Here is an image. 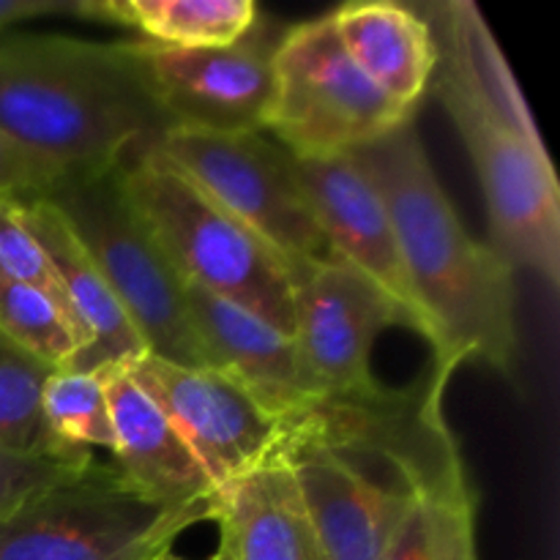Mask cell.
I'll use <instances>...</instances> for the list:
<instances>
[{
	"label": "cell",
	"instance_id": "cell-15",
	"mask_svg": "<svg viewBox=\"0 0 560 560\" xmlns=\"http://www.w3.org/2000/svg\"><path fill=\"white\" fill-rule=\"evenodd\" d=\"M184 295L208 370L230 377L282 421L320 397L306 377L293 337L195 284H184Z\"/></svg>",
	"mask_w": 560,
	"mask_h": 560
},
{
	"label": "cell",
	"instance_id": "cell-22",
	"mask_svg": "<svg viewBox=\"0 0 560 560\" xmlns=\"http://www.w3.org/2000/svg\"><path fill=\"white\" fill-rule=\"evenodd\" d=\"M42 405L49 432L63 448L91 452V446H102L113 452V416L102 375L55 370L47 377Z\"/></svg>",
	"mask_w": 560,
	"mask_h": 560
},
{
	"label": "cell",
	"instance_id": "cell-5",
	"mask_svg": "<svg viewBox=\"0 0 560 560\" xmlns=\"http://www.w3.org/2000/svg\"><path fill=\"white\" fill-rule=\"evenodd\" d=\"M219 498L173 509L91 463L0 517V560H167L180 534L217 520Z\"/></svg>",
	"mask_w": 560,
	"mask_h": 560
},
{
	"label": "cell",
	"instance_id": "cell-9",
	"mask_svg": "<svg viewBox=\"0 0 560 560\" xmlns=\"http://www.w3.org/2000/svg\"><path fill=\"white\" fill-rule=\"evenodd\" d=\"M448 375L435 370L410 392L383 386L326 394L288 421L290 441H315L350 463L392 465L397 481L421 501L468 487L463 457L443 419ZM288 452V448H284Z\"/></svg>",
	"mask_w": 560,
	"mask_h": 560
},
{
	"label": "cell",
	"instance_id": "cell-1",
	"mask_svg": "<svg viewBox=\"0 0 560 560\" xmlns=\"http://www.w3.org/2000/svg\"><path fill=\"white\" fill-rule=\"evenodd\" d=\"M353 159L388 208L435 370L452 377L457 366L485 364L512 375L520 348L514 266L463 228L413 118L355 148Z\"/></svg>",
	"mask_w": 560,
	"mask_h": 560
},
{
	"label": "cell",
	"instance_id": "cell-20",
	"mask_svg": "<svg viewBox=\"0 0 560 560\" xmlns=\"http://www.w3.org/2000/svg\"><path fill=\"white\" fill-rule=\"evenodd\" d=\"M80 16L135 27L162 47H230L257 27L252 0H82Z\"/></svg>",
	"mask_w": 560,
	"mask_h": 560
},
{
	"label": "cell",
	"instance_id": "cell-23",
	"mask_svg": "<svg viewBox=\"0 0 560 560\" xmlns=\"http://www.w3.org/2000/svg\"><path fill=\"white\" fill-rule=\"evenodd\" d=\"M0 334L52 370H63L80 350L74 328L44 293L0 279Z\"/></svg>",
	"mask_w": 560,
	"mask_h": 560
},
{
	"label": "cell",
	"instance_id": "cell-24",
	"mask_svg": "<svg viewBox=\"0 0 560 560\" xmlns=\"http://www.w3.org/2000/svg\"><path fill=\"white\" fill-rule=\"evenodd\" d=\"M0 279L27 284V288L44 293L63 312V317L71 326L63 284H60V277L55 273L47 252L42 249L36 235L31 233V228L22 219L20 202L3 200V197H0Z\"/></svg>",
	"mask_w": 560,
	"mask_h": 560
},
{
	"label": "cell",
	"instance_id": "cell-17",
	"mask_svg": "<svg viewBox=\"0 0 560 560\" xmlns=\"http://www.w3.org/2000/svg\"><path fill=\"white\" fill-rule=\"evenodd\" d=\"M102 377L115 432L113 465L124 481L151 501L173 509L217 501L219 492L202 465L129 372L113 370Z\"/></svg>",
	"mask_w": 560,
	"mask_h": 560
},
{
	"label": "cell",
	"instance_id": "cell-27",
	"mask_svg": "<svg viewBox=\"0 0 560 560\" xmlns=\"http://www.w3.org/2000/svg\"><path fill=\"white\" fill-rule=\"evenodd\" d=\"M55 184L58 178L0 129V197L31 202L47 195Z\"/></svg>",
	"mask_w": 560,
	"mask_h": 560
},
{
	"label": "cell",
	"instance_id": "cell-28",
	"mask_svg": "<svg viewBox=\"0 0 560 560\" xmlns=\"http://www.w3.org/2000/svg\"><path fill=\"white\" fill-rule=\"evenodd\" d=\"M381 560H430V547H427V517L424 503L416 501L405 520L399 523L397 534L388 541L386 552Z\"/></svg>",
	"mask_w": 560,
	"mask_h": 560
},
{
	"label": "cell",
	"instance_id": "cell-29",
	"mask_svg": "<svg viewBox=\"0 0 560 560\" xmlns=\"http://www.w3.org/2000/svg\"><path fill=\"white\" fill-rule=\"evenodd\" d=\"M80 3L82 0H0V31L16 25V22L36 20V16H80Z\"/></svg>",
	"mask_w": 560,
	"mask_h": 560
},
{
	"label": "cell",
	"instance_id": "cell-3",
	"mask_svg": "<svg viewBox=\"0 0 560 560\" xmlns=\"http://www.w3.org/2000/svg\"><path fill=\"white\" fill-rule=\"evenodd\" d=\"M0 129L60 180L118 170L170 131L135 42L0 38Z\"/></svg>",
	"mask_w": 560,
	"mask_h": 560
},
{
	"label": "cell",
	"instance_id": "cell-16",
	"mask_svg": "<svg viewBox=\"0 0 560 560\" xmlns=\"http://www.w3.org/2000/svg\"><path fill=\"white\" fill-rule=\"evenodd\" d=\"M20 206L22 219L60 277L71 326L80 339V350L63 370L104 375L113 370H129L131 364L145 359L148 348L137 334L135 323L129 320L120 301L104 282L102 271L93 266L58 208L44 197L20 202Z\"/></svg>",
	"mask_w": 560,
	"mask_h": 560
},
{
	"label": "cell",
	"instance_id": "cell-10",
	"mask_svg": "<svg viewBox=\"0 0 560 560\" xmlns=\"http://www.w3.org/2000/svg\"><path fill=\"white\" fill-rule=\"evenodd\" d=\"M126 372L167 416L217 492L284 457L288 421L268 413L230 377L156 355H145Z\"/></svg>",
	"mask_w": 560,
	"mask_h": 560
},
{
	"label": "cell",
	"instance_id": "cell-4",
	"mask_svg": "<svg viewBox=\"0 0 560 560\" xmlns=\"http://www.w3.org/2000/svg\"><path fill=\"white\" fill-rule=\"evenodd\" d=\"M120 189L184 284L233 301L277 331H295L293 268L252 230L151 153L118 167Z\"/></svg>",
	"mask_w": 560,
	"mask_h": 560
},
{
	"label": "cell",
	"instance_id": "cell-2",
	"mask_svg": "<svg viewBox=\"0 0 560 560\" xmlns=\"http://www.w3.org/2000/svg\"><path fill=\"white\" fill-rule=\"evenodd\" d=\"M430 27L432 82L479 173L492 249L558 288L560 189L523 91L474 3L435 5Z\"/></svg>",
	"mask_w": 560,
	"mask_h": 560
},
{
	"label": "cell",
	"instance_id": "cell-25",
	"mask_svg": "<svg viewBox=\"0 0 560 560\" xmlns=\"http://www.w3.org/2000/svg\"><path fill=\"white\" fill-rule=\"evenodd\" d=\"M421 503H424L430 560H479L476 558V498L470 485Z\"/></svg>",
	"mask_w": 560,
	"mask_h": 560
},
{
	"label": "cell",
	"instance_id": "cell-19",
	"mask_svg": "<svg viewBox=\"0 0 560 560\" xmlns=\"http://www.w3.org/2000/svg\"><path fill=\"white\" fill-rule=\"evenodd\" d=\"M345 52L399 107L416 109L438 63L435 36L424 14L392 0L348 3L331 14Z\"/></svg>",
	"mask_w": 560,
	"mask_h": 560
},
{
	"label": "cell",
	"instance_id": "cell-18",
	"mask_svg": "<svg viewBox=\"0 0 560 560\" xmlns=\"http://www.w3.org/2000/svg\"><path fill=\"white\" fill-rule=\"evenodd\" d=\"M213 523L230 560H328L284 459L219 490Z\"/></svg>",
	"mask_w": 560,
	"mask_h": 560
},
{
	"label": "cell",
	"instance_id": "cell-21",
	"mask_svg": "<svg viewBox=\"0 0 560 560\" xmlns=\"http://www.w3.org/2000/svg\"><path fill=\"white\" fill-rule=\"evenodd\" d=\"M52 366L0 334V448L20 457L77 459L91 452L63 448L44 419V386Z\"/></svg>",
	"mask_w": 560,
	"mask_h": 560
},
{
	"label": "cell",
	"instance_id": "cell-6",
	"mask_svg": "<svg viewBox=\"0 0 560 560\" xmlns=\"http://www.w3.org/2000/svg\"><path fill=\"white\" fill-rule=\"evenodd\" d=\"M77 235L120 301L148 355L191 370H208L186 310L184 282L148 233L120 189L118 170L60 180L44 195Z\"/></svg>",
	"mask_w": 560,
	"mask_h": 560
},
{
	"label": "cell",
	"instance_id": "cell-14",
	"mask_svg": "<svg viewBox=\"0 0 560 560\" xmlns=\"http://www.w3.org/2000/svg\"><path fill=\"white\" fill-rule=\"evenodd\" d=\"M284 463L293 470L306 512L328 560H381L413 492L372 479L350 459L315 441H290Z\"/></svg>",
	"mask_w": 560,
	"mask_h": 560
},
{
	"label": "cell",
	"instance_id": "cell-7",
	"mask_svg": "<svg viewBox=\"0 0 560 560\" xmlns=\"http://www.w3.org/2000/svg\"><path fill=\"white\" fill-rule=\"evenodd\" d=\"M413 118L350 60L331 14L301 22L273 47V98L266 131L295 159L353 153Z\"/></svg>",
	"mask_w": 560,
	"mask_h": 560
},
{
	"label": "cell",
	"instance_id": "cell-13",
	"mask_svg": "<svg viewBox=\"0 0 560 560\" xmlns=\"http://www.w3.org/2000/svg\"><path fill=\"white\" fill-rule=\"evenodd\" d=\"M295 170L331 255L383 290L399 306L408 326L427 337L392 217L366 170L353 153L295 159Z\"/></svg>",
	"mask_w": 560,
	"mask_h": 560
},
{
	"label": "cell",
	"instance_id": "cell-11",
	"mask_svg": "<svg viewBox=\"0 0 560 560\" xmlns=\"http://www.w3.org/2000/svg\"><path fill=\"white\" fill-rule=\"evenodd\" d=\"M273 47L252 31L230 47L135 42L148 88L173 129L266 131L273 98Z\"/></svg>",
	"mask_w": 560,
	"mask_h": 560
},
{
	"label": "cell",
	"instance_id": "cell-30",
	"mask_svg": "<svg viewBox=\"0 0 560 560\" xmlns=\"http://www.w3.org/2000/svg\"><path fill=\"white\" fill-rule=\"evenodd\" d=\"M167 560H178V558H175V556H170ZM206 560H230V556H228V550H224V547H222V545H219V550H217V552H213V556H211V558H206Z\"/></svg>",
	"mask_w": 560,
	"mask_h": 560
},
{
	"label": "cell",
	"instance_id": "cell-26",
	"mask_svg": "<svg viewBox=\"0 0 560 560\" xmlns=\"http://www.w3.org/2000/svg\"><path fill=\"white\" fill-rule=\"evenodd\" d=\"M93 457L55 459V457H20L0 448V517L14 512L36 492L69 479L71 474L91 465Z\"/></svg>",
	"mask_w": 560,
	"mask_h": 560
},
{
	"label": "cell",
	"instance_id": "cell-12",
	"mask_svg": "<svg viewBox=\"0 0 560 560\" xmlns=\"http://www.w3.org/2000/svg\"><path fill=\"white\" fill-rule=\"evenodd\" d=\"M293 279V342L317 394L375 386L370 366L375 342L388 326H408L399 306L339 257L306 262Z\"/></svg>",
	"mask_w": 560,
	"mask_h": 560
},
{
	"label": "cell",
	"instance_id": "cell-8",
	"mask_svg": "<svg viewBox=\"0 0 560 560\" xmlns=\"http://www.w3.org/2000/svg\"><path fill=\"white\" fill-rule=\"evenodd\" d=\"M142 153L178 170L208 200L266 241L293 271L334 257L299 178L295 156L262 131L170 129Z\"/></svg>",
	"mask_w": 560,
	"mask_h": 560
}]
</instances>
